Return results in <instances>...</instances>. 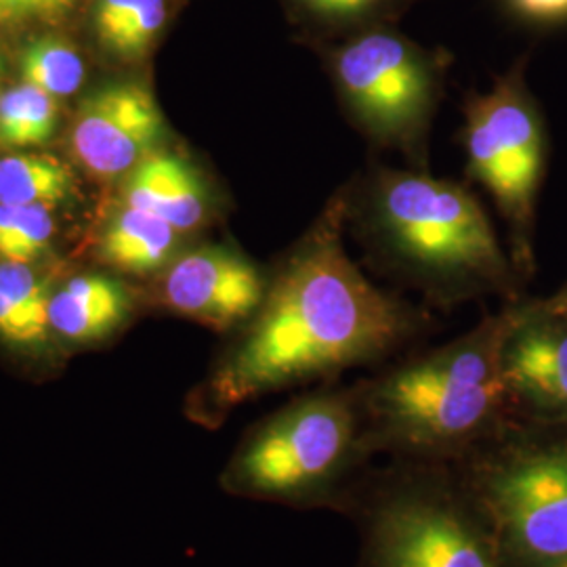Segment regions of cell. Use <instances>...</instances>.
<instances>
[{
  "label": "cell",
  "mask_w": 567,
  "mask_h": 567,
  "mask_svg": "<svg viewBox=\"0 0 567 567\" xmlns=\"http://www.w3.org/2000/svg\"><path fill=\"white\" fill-rule=\"evenodd\" d=\"M358 210L365 246L437 301L480 295L513 297L519 271L482 203L458 183L381 168L365 183Z\"/></svg>",
  "instance_id": "7a4b0ae2"
},
{
  "label": "cell",
  "mask_w": 567,
  "mask_h": 567,
  "mask_svg": "<svg viewBox=\"0 0 567 567\" xmlns=\"http://www.w3.org/2000/svg\"><path fill=\"white\" fill-rule=\"evenodd\" d=\"M0 295L7 297L16 307L39 326L49 330V284L37 278V274L23 264L4 261L0 265Z\"/></svg>",
  "instance_id": "44dd1931"
},
{
  "label": "cell",
  "mask_w": 567,
  "mask_h": 567,
  "mask_svg": "<svg viewBox=\"0 0 567 567\" xmlns=\"http://www.w3.org/2000/svg\"><path fill=\"white\" fill-rule=\"evenodd\" d=\"M21 79L55 100L70 97L81 89L84 63L70 42L44 37L21 53Z\"/></svg>",
  "instance_id": "ac0fdd59"
},
{
  "label": "cell",
  "mask_w": 567,
  "mask_h": 567,
  "mask_svg": "<svg viewBox=\"0 0 567 567\" xmlns=\"http://www.w3.org/2000/svg\"><path fill=\"white\" fill-rule=\"evenodd\" d=\"M124 204L163 217L179 234L203 227L210 196L198 168L175 152L156 150L124 182Z\"/></svg>",
  "instance_id": "7c38bea8"
},
{
  "label": "cell",
  "mask_w": 567,
  "mask_h": 567,
  "mask_svg": "<svg viewBox=\"0 0 567 567\" xmlns=\"http://www.w3.org/2000/svg\"><path fill=\"white\" fill-rule=\"evenodd\" d=\"M404 0H286L290 11L311 28L343 32L368 30L389 18Z\"/></svg>",
  "instance_id": "ffe728a7"
},
{
  "label": "cell",
  "mask_w": 567,
  "mask_h": 567,
  "mask_svg": "<svg viewBox=\"0 0 567 567\" xmlns=\"http://www.w3.org/2000/svg\"><path fill=\"white\" fill-rule=\"evenodd\" d=\"M508 567L567 564V431L513 425L465 487Z\"/></svg>",
  "instance_id": "277c9868"
},
{
  "label": "cell",
  "mask_w": 567,
  "mask_h": 567,
  "mask_svg": "<svg viewBox=\"0 0 567 567\" xmlns=\"http://www.w3.org/2000/svg\"><path fill=\"white\" fill-rule=\"evenodd\" d=\"M166 135L163 112L147 86L110 84L84 97L72 124V152L95 177L128 175Z\"/></svg>",
  "instance_id": "30bf717a"
},
{
  "label": "cell",
  "mask_w": 567,
  "mask_h": 567,
  "mask_svg": "<svg viewBox=\"0 0 567 567\" xmlns=\"http://www.w3.org/2000/svg\"><path fill=\"white\" fill-rule=\"evenodd\" d=\"M508 7L534 23L567 21V0H507Z\"/></svg>",
  "instance_id": "cb8c5ba5"
},
{
  "label": "cell",
  "mask_w": 567,
  "mask_h": 567,
  "mask_svg": "<svg viewBox=\"0 0 567 567\" xmlns=\"http://www.w3.org/2000/svg\"><path fill=\"white\" fill-rule=\"evenodd\" d=\"M501 368L515 425L567 431V316L547 299L511 305Z\"/></svg>",
  "instance_id": "9c48e42d"
},
{
  "label": "cell",
  "mask_w": 567,
  "mask_h": 567,
  "mask_svg": "<svg viewBox=\"0 0 567 567\" xmlns=\"http://www.w3.org/2000/svg\"><path fill=\"white\" fill-rule=\"evenodd\" d=\"M128 309L121 284L103 276H79L51 297L49 326L68 341L91 343L114 332Z\"/></svg>",
  "instance_id": "4fadbf2b"
},
{
  "label": "cell",
  "mask_w": 567,
  "mask_h": 567,
  "mask_svg": "<svg viewBox=\"0 0 567 567\" xmlns=\"http://www.w3.org/2000/svg\"><path fill=\"white\" fill-rule=\"evenodd\" d=\"M364 567H508L463 492L412 482L389 489L365 529Z\"/></svg>",
  "instance_id": "ba28073f"
},
{
  "label": "cell",
  "mask_w": 567,
  "mask_h": 567,
  "mask_svg": "<svg viewBox=\"0 0 567 567\" xmlns=\"http://www.w3.org/2000/svg\"><path fill=\"white\" fill-rule=\"evenodd\" d=\"M166 16V0H97L93 25L110 55L140 61L158 41Z\"/></svg>",
  "instance_id": "9a60e30c"
},
{
  "label": "cell",
  "mask_w": 567,
  "mask_h": 567,
  "mask_svg": "<svg viewBox=\"0 0 567 567\" xmlns=\"http://www.w3.org/2000/svg\"><path fill=\"white\" fill-rule=\"evenodd\" d=\"M74 189V175L53 156H9L0 161V204L55 206Z\"/></svg>",
  "instance_id": "2e32d148"
},
{
  "label": "cell",
  "mask_w": 567,
  "mask_h": 567,
  "mask_svg": "<svg viewBox=\"0 0 567 567\" xmlns=\"http://www.w3.org/2000/svg\"><path fill=\"white\" fill-rule=\"evenodd\" d=\"M557 567H567V564H564V566H557Z\"/></svg>",
  "instance_id": "484cf974"
},
{
  "label": "cell",
  "mask_w": 567,
  "mask_h": 567,
  "mask_svg": "<svg viewBox=\"0 0 567 567\" xmlns=\"http://www.w3.org/2000/svg\"><path fill=\"white\" fill-rule=\"evenodd\" d=\"M47 332L34 324L20 307L0 295V339L9 343L30 344L41 341Z\"/></svg>",
  "instance_id": "603a6c76"
},
{
  "label": "cell",
  "mask_w": 567,
  "mask_h": 567,
  "mask_svg": "<svg viewBox=\"0 0 567 567\" xmlns=\"http://www.w3.org/2000/svg\"><path fill=\"white\" fill-rule=\"evenodd\" d=\"M548 303L553 305L557 311H561L567 316V282L561 286V290H557L553 297H548Z\"/></svg>",
  "instance_id": "d4e9b609"
},
{
  "label": "cell",
  "mask_w": 567,
  "mask_h": 567,
  "mask_svg": "<svg viewBox=\"0 0 567 567\" xmlns=\"http://www.w3.org/2000/svg\"><path fill=\"white\" fill-rule=\"evenodd\" d=\"M79 0H0V30L60 21Z\"/></svg>",
  "instance_id": "7402d4cb"
},
{
  "label": "cell",
  "mask_w": 567,
  "mask_h": 567,
  "mask_svg": "<svg viewBox=\"0 0 567 567\" xmlns=\"http://www.w3.org/2000/svg\"><path fill=\"white\" fill-rule=\"evenodd\" d=\"M183 234L163 217L124 206L103 231L100 252L105 264L128 274H152L168 264Z\"/></svg>",
  "instance_id": "5bb4252c"
},
{
  "label": "cell",
  "mask_w": 567,
  "mask_h": 567,
  "mask_svg": "<svg viewBox=\"0 0 567 567\" xmlns=\"http://www.w3.org/2000/svg\"><path fill=\"white\" fill-rule=\"evenodd\" d=\"M58 100L39 86L23 82L0 97V145L34 147L58 131Z\"/></svg>",
  "instance_id": "e0dca14e"
},
{
  "label": "cell",
  "mask_w": 567,
  "mask_h": 567,
  "mask_svg": "<svg viewBox=\"0 0 567 567\" xmlns=\"http://www.w3.org/2000/svg\"><path fill=\"white\" fill-rule=\"evenodd\" d=\"M267 295L259 267L225 246L183 252L164 274L163 303L215 330L250 322Z\"/></svg>",
  "instance_id": "8fae6325"
},
{
  "label": "cell",
  "mask_w": 567,
  "mask_h": 567,
  "mask_svg": "<svg viewBox=\"0 0 567 567\" xmlns=\"http://www.w3.org/2000/svg\"><path fill=\"white\" fill-rule=\"evenodd\" d=\"M466 166L494 198L511 236V261L522 278L534 269L536 200L547 164V131L529 93L524 63L468 97L465 107Z\"/></svg>",
  "instance_id": "52a82bcc"
},
{
  "label": "cell",
  "mask_w": 567,
  "mask_h": 567,
  "mask_svg": "<svg viewBox=\"0 0 567 567\" xmlns=\"http://www.w3.org/2000/svg\"><path fill=\"white\" fill-rule=\"evenodd\" d=\"M330 76L353 124L377 145L425 161L442 95V60L386 28L355 32L330 55Z\"/></svg>",
  "instance_id": "8992f818"
},
{
  "label": "cell",
  "mask_w": 567,
  "mask_h": 567,
  "mask_svg": "<svg viewBox=\"0 0 567 567\" xmlns=\"http://www.w3.org/2000/svg\"><path fill=\"white\" fill-rule=\"evenodd\" d=\"M364 446L360 400L316 393L286 405L238 452L229 468L234 489L284 501H320Z\"/></svg>",
  "instance_id": "5b68a950"
},
{
  "label": "cell",
  "mask_w": 567,
  "mask_h": 567,
  "mask_svg": "<svg viewBox=\"0 0 567 567\" xmlns=\"http://www.w3.org/2000/svg\"><path fill=\"white\" fill-rule=\"evenodd\" d=\"M349 194L326 204L292 248L210 389L219 405L305 385L368 364L419 328L402 301L370 282L347 252Z\"/></svg>",
  "instance_id": "6da1fadb"
},
{
  "label": "cell",
  "mask_w": 567,
  "mask_h": 567,
  "mask_svg": "<svg viewBox=\"0 0 567 567\" xmlns=\"http://www.w3.org/2000/svg\"><path fill=\"white\" fill-rule=\"evenodd\" d=\"M508 324L511 305L368 386L364 446L444 458L501 437L515 425L501 368Z\"/></svg>",
  "instance_id": "3957f363"
},
{
  "label": "cell",
  "mask_w": 567,
  "mask_h": 567,
  "mask_svg": "<svg viewBox=\"0 0 567 567\" xmlns=\"http://www.w3.org/2000/svg\"><path fill=\"white\" fill-rule=\"evenodd\" d=\"M53 231L51 206L0 204V259L32 264L47 250Z\"/></svg>",
  "instance_id": "d6986e66"
}]
</instances>
